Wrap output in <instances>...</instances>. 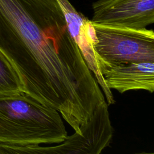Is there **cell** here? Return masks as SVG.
Segmentation results:
<instances>
[{
  "mask_svg": "<svg viewBox=\"0 0 154 154\" xmlns=\"http://www.w3.org/2000/svg\"><path fill=\"white\" fill-rule=\"evenodd\" d=\"M0 51L22 92L58 111L75 132L106 101L57 0H0Z\"/></svg>",
  "mask_w": 154,
  "mask_h": 154,
  "instance_id": "6da1fadb",
  "label": "cell"
},
{
  "mask_svg": "<svg viewBox=\"0 0 154 154\" xmlns=\"http://www.w3.org/2000/svg\"><path fill=\"white\" fill-rule=\"evenodd\" d=\"M61 114L24 93L0 95V142L41 145L67 137Z\"/></svg>",
  "mask_w": 154,
  "mask_h": 154,
  "instance_id": "7a4b0ae2",
  "label": "cell"
},
{
  "mask_svg": "<svg viewBox=\"0 0 154 154\" xmlns=\"http://www.w3.org/2000/svg\"><path fill=\"white\" fill-rule=\"evenodd\" d=\"M113 135L108 105L100 104L80 134L75 132L53 146L23 145L0 142V154H101Z\"/></svg>",
  "mask_w": 154,
  "mask_h": 154,
  "instance_id": "3957f363",
  "label": "cell"
},
{
  "mask_svg": "<svg viewBox=\"0 0 154 154\" xmlns=\"http://www.w3.org/2000/svg\"><path fill=\"white\" fill-rule=\"evenodd\" d=\"M92 26L95 38L94 48L103 63L118 64L154 62L152 29H133L93 22Z\"/></svg>",
  "mask_w": 154,
  "mask_h": 154,
  "instance_id": "277c9868",
  "label": "cell"
},
{
  "mask_svg": "<svg viewBox=\"0 0 154 154\" xmlns=\"http://www.w3.org/2000/svg\"><path fill=\"white\" fill-rule=\"evenodd\" d=\"M92 8L95 23L144 29L154 22V0H97Z\"/></svg>",
  "mask_w": 154,
  "mask_h": 154,
  "instance_id": "5b68a950",
  "label": "cell"
},
{
  "mask_svg": "<svg viewBox=\"0 0 154 154\" xmlns=\"http://www.w3.org/2000/svg\"><path fill=\"white\" fill-rule=\"evenodd\" d=\"M64 13L68 30L78 45L90 71L93 74L105 96L108 105L115 103L112 92L104 81L100 72L102 60L94 48V33L91 20L78 12L69 0H57Z\"/></svg>",
  "mask_w": 154,
  "mask_h": 154,
  "instance_id": "8992f818",
  "label": "cell"
},
{
  "mask_svg": "<svg viewBox=\"0 0 154 154\" xmlns=\"http://www.w3.org/2000/svg\"><path fill=\"white\" fill-rule=\"evenodd\" d=\"M100 72L109 89L122 94L129 90H154V62L109 64L102 62Z\"/></svg>",
  "mask_w": 154,
  "mask_h": 154,
  "instance_id": "52a82bcc",
  "label": "cell"
},
{
  "mask_svg": "<svg viewBox=\"0 0 154 154\" xmlns=\"http://www.w3.org/2000/svg\"><path fill=\"white\" fill-rule=\"evenodd\" d=\"M23 93L14 69L0 51V95Z\"/></svg>",
  "mask_w": 154,
  "mask_h": 154,
  "instance_id": "ba28073f",
  "label": "cell"
},
{
  "mask_svg": "<svg viewBox=\"0 0 154 154\" xmlns=\"http://www.w3.org/2000/svg\"><path fill=\"white\" fill-rule=\"evenodd\" d=\"M134 154H154L153 152H138L135 153Z\"/></svg>",
  "mask_w": 154,
  "mask_h": 154,
  "instance_id": "9c48e42d",
  "label": "cell"
}]
</instances>
